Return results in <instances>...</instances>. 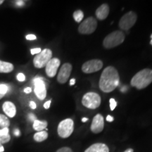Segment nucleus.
<instances>
[{
  "instance_id": "1",
  "label": "nucleus",
  "mask_w": 152,
  "mask_h": 152,
  "mask_svg": "<svg viewBox=\"0 0 152 152\" xmlns=\"http://www.w3.org/2000/svg\"><path fill=\"white\" fill-rule=\"evenodd\" d=\"M120 77L117 69L113 66H108L101 75L99 86L105 93H109L116 89L119 85Z\"/></svg>"
},
{
  "instance_id": "2",
  "label": "nucleus",
  "mask_w": 152,
  "mask_h": 152,
  "mask_svg": "<svg viewBox=\"0 0 152 152\" xmlns=\"http://www.w3.org/2000/svg\"><path fill=\"white\" fill-rule=\"evenodd\" d=\"M152 83V70L145 68L139 71L130 81V85L137 90L146 88Z\"/></svg>"
},
{
  "instance_id": "3",
  "label": "nucleus",
  "mask_w": 152,
  "mask_h": 152,
  "mask_svg": "<svg viewBox=\"0 0 152 152\" xmlns=\"http://www.w3.org/2000/svg\"><path fill=\"white\" fill-rule=\"evenodd\" d=\"M125 34L122 31L115 30L104 38L103 46L106 49H112L121 45L125 40Z\"/></svg>"
},
{
  "instance_id": "4",
  "label": "nucleus",
  "mask_w": 152,
  "mask_h": 152,
  "mask_svg": "<svg viewBox=\"0 0 152 152\" xmlns=\"http://www.w3.org/2000/svg\"><path fill=\"white\" fill-rule=\"evenodd\" d=\"M102 99L99 94L96 92H87L82 99V104L85 107L90 109H96L99 107Z\"/></svg>"
},
{
  "instance_id": "5",
  "label": "nucleus",
  "mask_w": 152,
  "mask_h": 152,
  "mask_svg": "<svg viewBox=\"0 0 152 152\" xmlns=\"http://www.w3.org/2000/svg\"><path fill=\"white\" fill-rule=\"evenodd\" d=\"M52 58V52L49 49H45L40 53L36 55L33 59V64L35 68H42L46 66L48 62Z\"/></svg>"
},
{
  "instance_id": "6",
  "label": "nucleus",
  "mask_w": 152,
  "mask_h": 152,
  "mask_svg": "<svg viewBox=\"0 0 152 152\" xmlns=\"http://www.w3.org/2000/svg\"><path fill=\"white\" fill-rule=\"evenodd\" d=\"M74 130V122L71 118H67L61 121L58 125L57 132L61 138H68L71 135Z\"/></svg>"
},
{
  "instance_id": "7",
  "label": "nucleus",
  "mask_w": 152,
  "mask_h": 152,
  "mask_svg": "<svg viewBox=\"0 0 152 152\" xmlns=\"http://www.w3.org/2000/svg\"><path fill=\"white\" fill-rule=\"evenodd\" d=\"M97 28V21L94 17H89L83 20L78 27V32L83 35H90L94 33Z\"/></svg>"
},
{
  "instance_id": "8",
  "label": "nucleus",
  "mask_w": 152,
  "mask_h": 152,
  "mask_svg": "<svg viewBox=\"0 0 152 152\" xmlns=\"http://www.w3.org/2000/svg\"><path fill=\"white\" fill-rule=\"evenodd\" d=\"M137 19V16L136 13L133 11H129L126 13L119 21V27L123 30H128L133 27Z\"/></svg>"
},
{
  "instance_id": "9",
  "label": "nucleus",
  "mask_w": 152,
  "mask_h": 152,
  "mask_svg": "<svg viewBox=\"0 0 152 152\" xmlns=\"http://www.w3.org/2000/svg\"><path fill=\"white\" fill-rule=\"evenodd\" d=\"M103 67V62L99 59H92L83 64L82 71L83 73L90 74L100 71Z\"/></svg>"
},
{
  "instance_id": "10",
  "label": "nucleus",
  "mask_w": 152,
  "mask_h": 152,
  "mask_svg": "<svg viewBox=\"0 0 152 152\" xmlns=\"http://www.w3.org/2000/svg\"><path fill=\"white\" fill-rule=\"evenodd\" d=\"M34 92L36 96L40 100H44L47 96V88L46 85L42 77H37L33 80Z\"/></svg>"
},
{
  "instance_id": "11",
  "label": "nucleus",
  "mask_w": 152,
  "mask_h": 152,
  "mask_svg": "<svg viewBox=\"0 0 152 152\" xmlns=\"http://www.w3.org/2000/svg\"><path fill=\"white\" fill-rule=\"evenodd\" d=\"M72 69H73V67L69 63H66L64 65H62L57 76V81L60 84H65L71 75Z\"/></svg>"
},
{
  "instance_id": "12",
  "label": "nucleus",
  "mask_w": 152,
  "mask_h": 152,
  "mask_svg": "<svg viewBox=\"0 0 152 152\" xmlns=\"http://www.w3.org/2000/svg\"><path fill=\"white\" fill-rule=\"evenodd\" d=\"M60 64V60L57 58H53L49 61L45 66V72L47 76H49V77H54L56 75Z\"/></svg>"
},
{
  "instance_id": "13",
  "label": "nucleus",
  "mask_w": 152,
  "mask_h": 152,
  "mask_svg": "<svg viewBox=\"0 0 152 152\" xmlns=\"http://www.w3.org/2000/svg\"><path fill=\"white\" fill-rule=\"evenodd\" d=\"M104 117L101 114L98 113L94 117L92 120V124H91V131L95 134H98L102 132L104 130Z\"/></svg>"
},
{
  "instance_id": "14",
  "label": "nucleus",
  "mask_w": 152,
  "mask_h": 152,
  "mask_svg": "<svg viewBox=\"0 0 152 152\" xmlns=\"http://www.w3.org/2000/svg\"><path fill=\"white\" fill-rule=\"evenodd\" d=\"M109 5L106 4H103L99 8L96 9L95 14H96L97 19L100 20H103L109 16Z\"/></svg>"
},
{
  "instance_id": "15",
  "label": "nucleus",
  "mask_w": 152,
  "mask_h": 152,
  "mask_svg": "<svg viewBox=\"0 0 152 152\" xmlns=\"http://www.w3.org/2000/svg\"><path fill=\"white\" fill-rule=\"evenodd\" d=\"M3 111L10 118H14L16 113V108L14 103L11 102H5L2 106Z\"/></svg>"
},
{
  "instance_id": "16",
  "label": "nucleus",
  "mask_w": 152,
  "mask_h": 152,
  "mask_svg": "<svg viewBox=\"0 0 152 152\" xmlns=\"http://www.w3.org/2000/svg\"><path fill=\"white\" fill-rule=\"evenodd\" d=\"M85 152H109V149L105 144L96 143L87 148Z\"/></svg>"
},
{
  "instance_id": "17",
  "label": "nucleus",
  "mask_w": 152,
  "mask_h": 152,
  "mask_svg": "<svg viewBox=\"0 0 152 152\" xmlns=\"http://www.w3.org/2000/svg\"><path fill=\"white\" fill-rule=\"evenodd\" d=\"M11 140L8 128L0 129V145L9 142Z\"/></svg>"
},
{
  "instance_id": "18",
  "label": "nucleus",
  "mask_w": 152,
  "mask_h": 152,
  "mask_svg": "<svg viewBox=\"0 0 152 152\" xmlns=\"http://www.w3.org/2000/svg\"><path fill=\"white\" fill-rule=\"evenodd\" d=\"M14 68V65L12 64L0 60V73H11V71H13Z\"/></svg>"
},
{
  "instance_id": "19",
  "label": "nucleus",
  "mask_w": 152,
  "mask_h": 152,
  "mask_svg": "<svg viewBox=\"0 0 152 152\" xmlns=\"http://www.w3.org/2000/svg\"><path fill=\"white\" fill-rule=\"evenodd\" d=\"M48 123L46 121H39L36 120L33 122V129L37 132H41L43 131L44 129H46Z\"/></svg>"
},
{
  "instance_id": "20",
  "label": "nucleus",
  "mask_w": 152,
  "mask_h": 152,
  "mask_svg": "<svg viewBox=\"0 0 152 152\" xmlns=\"http://www.w3.org/2000/svg\"><path fill=\"white\" fill-rule=\"evenodd\" d=\"M48 137V133L46 131H41V132H37L34 134V140L37 142H41L46 140Z\"/></svg>"
},
{
  "instance_id": "21",
  "label": "nucleus",
  "mask_w": 152,
  "mask_h": 152,
  "mask_svg": "<svg viewBox=\"0 0 152 152\" xmlns=\"http://www.w3.org/2000/svg\"><path fill=\"white\" fill-rule=\"evenodd\" d=\"M9 125H10V122L8 118L4 115L0 114V127L2 128H8Z\"/></svg>"
},
{
  "instance_id": "22",
  "label": "nucleus",
  "mask_w": 152,
  "mask_h": 152,
  "mask_svg": "<svg viewBox=\"0 0 152 152\" xmlns=\"http://www.w3.org/2000/svg\"><path fill=\"white\" fill-rule=\"evenodd\" d=\"M74 20L77 23H80L84 18V14L81 10H77L73 13V14Z\"/></svg>"
},
{
  "instance_id": "23",
  "label": "nucleus",
  "mask_w": 152,
  "mask_h": 152,
  "mask_svg": "<svg viewBox=\"0 0 152 152\" xmlns=\"http://www.w3.org/2000/svg\"><path fill=\"white\" fill-rule=\"evenodd\" d=\"M9 87L6 84H0V99H2L8 92Z\"/></svg>"
},
{
  "instance_id": "24",
  "label": "nucleus",
  "mask_w": 152,
  "mask_h": 152,
  "mask_svg": "<svg viewBox=\"0 0 152 152\" xmlns=\"http://www.w3.org/2000/svg\"><path fill=\"white\" fill-rule=\"evenodd\" d=\"M117 106V102L113 98L110 99V109H111V111H113L114 109H115Z\"/></svg>"
},
{
  "instance_id": "25",
  "label": "nucleus",
  "mask_w": 152,
  "mask_h": 152,
  "mask_svg": "<svg viewBox=\"0 0 152 152\" xmlns=\"http://www.w3.org/2000/svg\"><path fill=\"white\" fill-rule=\"evenodd\" d=\"M16 78L19 82H23L25 80H26V76H25L23 73H18V75H17Z\"/></svg>"
},
{
  "instance_id": "26",
  "label": "nucleus",
  "mask_w": 152,
  "mask_h": 152,
  "mask_svg": "<svg viewBox=\"0 0 152 152\" xmlns=\"http://www.w3.org/2000/svg\"><path fill=\"white\" fill-rule=\"evenodd\" d=\"M56 152H73V151H72L71 149L68 147H62L57 150Z\"/></svg>"
},
{
  "instance_id": "27",
  "label": "nucleus",
  "mask_w": 152,
  "mask_h": 152,
  "mask_svg": "<svg viewBox=\"0 0 152 152\" xmlns=\"http://www.w3.org/2000/svg\"><path fill=\"white\" fill-rule=\"evenodd\" d=\"M42 51V49L40 48H34V49H32L31 50H30V52H31V54H38L39 53H40Z\"/></svg>"
},
{
  "instance_id": "28",
  "label": "nucleus",
  "mask_w": 152,
  "mask_h": 152,
  "mask_svg": "<svg viewBox=\"0 0 152 152\" xmlns=\"http://www.w3.org/2000/svg\"><path fill=\"white\" fill-rule=\"evenodd\" d=\"M26 39L28 40H35V39H37V37L35 35H32V34H30V35H26Z\"/></svg>"
},
{
  "instance_id": "29",
  "label": "nucleus",
  "mask_w": 152,
  "mask_h": 152,
  "mask_svg": "<svg viewBox=\"0 0 152 152\" xmlns=\"http://www.w3.org/2000/svg\"><path fill=\"white\" fill-rule=\"evenodd\" d=\"M28 118H29L30 121H33V122L37 120V118H36V116L33 113H30L29 115H28Z\"/></svg>"
},
{
  "instance_id": "30",
  "label": "nucleus",
  "mask_w": 152,
  "mask_h": 152,
  "mask_svg": "<svg viewBox=\"0 0 152 152\" xmlns=\"http://www.w3.org/2000/svg\"><path fill=\"white\" fill-rule=\"evenodd\" d=\"M51 103H52V101L51 100H49L47 101L44 104V108H45V109H49V107H50V105H51Z\"/></svg>"
},
{
  "instance_id": "31",
  "label": "nucleus",
  "mask_w": 152,
  "mask_h": 152,
  "mask_svg": "<svg viewBox=\"0 0 152 152\" xmlns=\"http://www.w3.org/2000/svg\"><path fill=\"white\" fill-rule=\"evenodd\" d=\"M29 106H30V107L32 109H35L36 108H37V105H36L35 102H33V101H31V102H30Z\"/></svg>"
},
{
  "instance_id": "32",
  "label": "nucleus",
  "mask_w": 152,
  "mask_h": 152,
  "mask_svg": "<svg viewBox=\"0 0 152 152\" xmlns=\"http://www.w3.org/2000/svg\"><path fill=\"white\" fill-rule=\"evenodd\" d=\"M32 92V89L31 87H26V88L24 89V92L26 93V94H29Z\"/></svg>"
},
{
  "instance_id": "33",
  "label": "nucleus",
  "mask_w": 152,
  "mask_h": 152,
  "mask_svg": "<svg viewBox=\"0 0 152 152\" xmlns=\"http://www.w3.org/2000/svg\"><path fill=\"white\" fill-rule=\"evenodd\" d=\"M16 4L18 7H23V6H24L25 3L23 1H16Z\"/></svg>"
},
{
  "instance_id": "34",
  "label": "nucleus",
  "mask_w": 152,
  "mask_h": 152,
  "mask_svg": "<svg viewBox=\"0 0 152 152\" xmlns=\"http://www.w3.org/2000/svg\"><path fill=\"white\" fill-rule=\"evenodd\" d=\"M113 120H114L113 117H112L111 115H109L106 116V121H107L108 122H112V121H113Z\"/></svg>"
},
{
  "instance_id": "35",
  "label": "nucleus",
  "mask_w": 152,
  "mask_h": 152,
  "mask_svg": "<svg viewBox=\"0 0 152 152\" xmlns=\"http://www.w3.org/2000/svg\"><path fill=\"white\" fill-rule=\"evenodd\" d=\"M14 135L15 136H19L20 135V131H19L18 129H15L14 131Z\"/></svg>"
},
{
  "instance_id": "36",
  "label": "nucleus",
  "mask_w": 152,
  "mask_h": 152,
  "mask_svg": "<svg viewBox=\"0 0 152 152\" xmlns=\"http://www.w3.org/2000/svg\"><path fill=\"white\" fill-rule=\"evenodd\" d=\"M75 78L71 79V80H70V85H71V86L75 85Z\"/></svg>"
},
{
  "instance_id": "37",
  "label": "nucleus",
  "mask_w": 152,
  "mask_h": 152,
  "mask_svg": "<svg viewBox=\"0 0 152 152\" xmlns=\"http://www.w3.org/2000/svg\"><path fill=\"white\" fill-rule=\"evenodd\" d=\"M127 89H128V87H123V88L121 89V92H125L127 90Z\"/></svg>"
},
{
  "instance_id": "38",
  "label": "nucleus",
  "mask_w": 152,
  "mask_h": 152,
  "mask_svg": "<svg viewBox=\"0 0 152 152\" xmlns=\"http://www.w3.org/2000/svg\"><path fill=\"white\" fill-rule=\"evenodd\" d=\"M87 121H88V118H82V121H83V123L87 122Z\"/></svg>"
},
{
  "instance_id": "39",
  "label": "nucleus",
  "mask_w": 152,
  "mask_h": 152,
  "mask_svg": "<svg viewBox=\"0 0 152 152\" xmlns=\"http://www.w3.org/2000/svg\"><path fill=\"white\" fill-rule=\"evenodd\" d=\"M4 151V147L2 145H0V152H3Z\"/></svg>"
},
{
  "instance_id": "40",
  "label": "nucleus",
  "mask_w": 152,
  "mask_h": 152,
  "mask_svg": "<svg viewBox=\"0 0 152 152\" xmlns=\"http://www.w3.org/2000/svg\"><path fill=\"white\" fill-rule=\"evenodd\" d=\"M124 152H133V149H129L128 150H126V151H124Z\"/></svg>"
},
{
  "instance_id": "41",
  "label": "nucleus",
  "mask_w": 152,
  "mask_h": 152,
  "mask_svg": "<svg viewBox=\"0 0 152 152\" xmlns=\"http://www.w3.org/2000/svg\"><path fill=\"white\" fill-rule=\"evenodd\" d=\"M4 0H0V5L4 3Z\"/></svg>"
},
{
  "instance_id": "42",
  "label": "nucleus",
  "mask_w": 152,
  "mask_h": 152,
  "mask_svg": "<svg viewBox=\"0 0 152 152\" xmlns=\"http://www.w3.org/2000/svg\"><path fill=\"white\" fill-rule=\"evenodd\" d=\"M150 44L152 45V34L151 35V41H150Z\"/></svg>"
}]
</instances>
